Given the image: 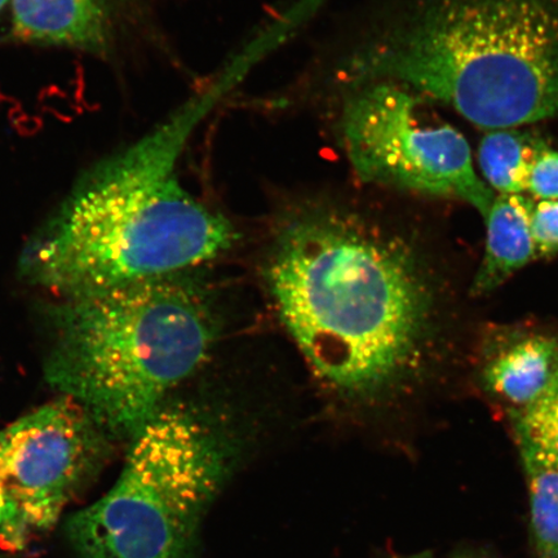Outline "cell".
I'll list each match as a JSON object with an SVG mask.
<instances>
[{
	"label": "cell",
	"instance_id": "obj_7",
	"mask_svg": "<svg viewBox=\"0 0 558 558\" xmlns=\"http://www.w3.org/2000/svg\"><path fill=\"white\" fill-rule=\"evenodd\" d=\"M108 451L107 432L65 396L0 430V486L27 532L53 527Z\"/></svg>",
	"mask_w": 558,
	"mask_h": 558
},
{
	"label": "cell",
	"instance_id": "obj_13",
	"mask_svg": "<svg viewBox=\"0 0 558 558\" xmlns=\"http://www.w3.org/2000/svg\"><path fill=\"white\" fill-rule=\"evenodd\" d=\"M512 414L514 435L558 466V372L538 399Z\"/></svg>",
	"mask_w": 558,
	"mask_h": 558
},
{
	"label": "cell",
	"instance_id": "obj_15",
	"mask_svg": "<svg viewBox=\"0 0 558 558\" xmlns=\"http://www.w3.org/2000/svg\"><path fill=\"white\" fill-rule=\"evenodd\" d=\"M527 194L535 201L558 199V150L548 144L541 150L530 170Z\"/></svg>",
	"mask_w": 558,
	"mask_h": 558
},
{
	"label": "cell",
	"instance_id": "obj_9",
	"mask_svg": "<svg viewBox=\"0 0 558 558\" xmlns=\"http://www.w3.org/2000/svg\"><path fill=\"white\" fill-rule=\"evenodd\" d=\"M533 198L522 194H497L484 216L486 244L483 262L471 284L472 296L498 290L536 257L532 233Z\"/></svg>",
	"mask_w": 558,
	"mask_h": 558
},
{
	"label": "cell",
	"instance_id": "obj_3",
	"mask_svg": "<svg viewBox=\"0 0 558 558\" xmlns=\"http://www.w3.org/2000/svg\"><path fill=\"white\" fill-rule=\"evenodd\" d=\"M186 114L88 170L25 256L66 298L183 275L233 246L236 230L181 183Z\"/></svg>",
	"mask_w": 558,
	"mask_h": 558
},
{
	"label": "cell",
	"instance_id": "obj_6",
	"mask_svg": "<svg viewBox=\"0 0 558 558\" xmlns=\"http://www.w3.org/2000/svg\"><path fill=\"white\" fill-rule=\"evenodd\" d=\"M332 134L362 186L452 198L485 216L495 194L476 171L469 142L424 111V99L392 83L331 95Z\"/></svg>",
	"mask_w": 558,
	"mask_h": 558
},
{
	"label": "cell",
	"instance_id": "obj_11",
	"mask_svg": "<svg viewBox=\"0 0 558 558\" xmlns=\"http://www.w3.org/2000/svg\"><path fill=\"white\" fill-rule=\"evenodd\" d=\"M546 145L523 128L487 131L477 151L481 178L495 194L526 195L530 170Z\"/></svg>",
	"mask_w": 558,
	"mask_h": 558
},
{
	"label": "cell",
	"instance_id": "obj_2",
	"mask_svg": "<svg viewBox=\"0 0 558 558\" xmlns=\"http://www.w3.org/2000/svg\"><path fill=\"white\" fill-rule=\"evenodd\" d=\"M327 65L331 95L392 83L486 131L558 121V0H400Z\"/></svg>",
	"mask_w": 558,
	"mask_h": 558
},
{
	"label": "cell",
	"instance_id": "obj_19",
	"mask_svg": "<svg viewBox=\"0 0 558 558\" xmlns=\"http://www.w3.org/2000/svg\"><path fill=\"white\" fill-rule=\"evenodd\" d=\"M10 3V0H0V12L4 10V7Z\"/></svg>",
	"mask_w": 558,
	"mask_h": 558
},
{
	"label": "cell",
	"instance_id": "obj_18",
	"mask_svg": "<svg viewBox=\"0 0 558 558\" xmlns=\"http://www.w3.org/2000/svg\"><path fill=\"white\" fill-rule=\"evenodd\" d=\"M383 558H439L432 550H422V553L410 554V555H390Z\"/></svg>",
	"mask_w": 558,
	"mask_h": 558
},
{
	"label": "cell",
	"instance_id": "obj_1",
	"mask_svg": "<svg viewBox=\"0 0 558 558\" xmlns=\"http://www.w3.org/2000/svg\"><path fill=\"white\" fill-rule=\"evenodd\" d=\"M264 271L286 330L338 407L386 408L422 378L437 329L434 282L413 242L362 195L286 202Z\"/></svg>",
	"mask_w": 558,
	"mask_h": 558
},
{
	"label": "cell",
	"instance_id": "obj_10",
	"mask_svg": "<svg viewBox=\"0 0 558 558\" xmlns=\"http://www.w3.org/2000/svg\"><path fill=\"white\" fill-rule=\"evenodd\" d=\"M558 372V340L532 335L515 341L488 362L484 384L488 392L519 409L547 389Z\"/></svg>",
	"mask_w": 558,
	"mask_h": 558
},
{
	"label": "cell",
	"instance_id": "obj_5",
	"mask_svg": "<svg viewBox=\"0 0 558 558\" xmlns=\"http://www.w3.org/2000/svg\"><path fill=\"white\" fill-rule=\"evenodd\" d=\"M233 444L211 417L165 404L134 437L117 483L69 518L81 558H195L201 523L232 472Z\"/></svg>",
	"mask_w": 558,
	"mask_h": 558
},
{
	"label": "cell",
	"instance_id": "obj_17",
	"mask_svg": "<svg viewBox=\"0 0 558 558\" xmlns=\"http://www.w3.org/2000/svg\"><path fill=\"white\" fill-rule=\"evenodd\" d=\"M448 558H497L486 548L465 546L457 548Z\"/></svg>",
	"mask_w": 558,
	"mask_h": 558
},
{
	"label": "cell",
	"instance_id": "obj_8",
	"mask_svg": "<svg viewBox=\"0 0 558 558\" xmlns=\"http://www.w3.org/2000/svg\"><path fill=\"white\" fill-rule=\"evenodd\" d=\"M12 35L26 44L105 56L113 47L124 0H10Z\"/></svg>",
	"mask_w": 558,
	"mask_h": 558
},
{
	"label": "cell",
	"instance_id": "obj_14",
	"mask_svg": "<svg viewBox=\"0 0 558 558\" xmlns=\"http://www.w3.org/2000/svg\"><path fill=\"white\" fill-rule=\"evenodd\" d=\"M532 233L538 259L558 255V199L533 201Z\"/></svg>",
	"mask_w": 558,
	"mask_h": 558
},
{
	"label": "cell",
	"instance_id": "obj_4",
	"mask_svg": "<svg viewBox=\"0 0 558 558\" xmlns=\"http://www.w3.org/2000/svg\"><path fill=\"white\" fill-rule=\"evenodd\" d=\"M216 324L183 275L68 298L46 379L111 437H134L211 352Z\"/></svg>",
	"mask_w": 558,
	"mask_h": 558
},
{
	"label": "cell",
	"instance_id": "obj_12",
	"mask_svg": "<svg viewBox=\"0 0 558 558\" xmlns=\"http://www.w3.org/2000/svg\"><path fill=\"white\" fill-rule=\"evenodd\" d=\"M529 500V546L534 558H558V466L515 436Z\"/></svg>",
	"mask_w": 558,
	"mask_h": 558
},
{
	"label": "cell",
	"instance_id": "obj_16",
	"mask_svg": "<svg viewBox=\"0 0 558 558\" xmlns=\"http://www.w3.org/2000/svg\"><path fill=\"white\" fill-rule=\"evenodd\" d=\"M27 530L21 521L20 515L5 497L0 486V546L21 548L27 536Z\"/></svg>",
	"mask_w": 558,
	"mask_h": 558
}]
</instances>
